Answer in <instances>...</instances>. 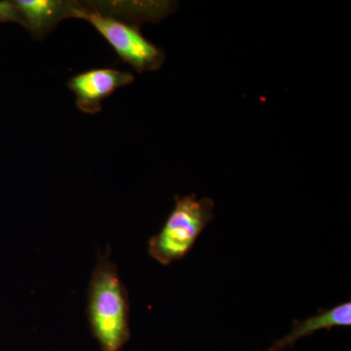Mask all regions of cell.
<instances>
[{"mask_svg":"<svg viewBox=\"0 0 351 351\" xmlns=\"http://www.w3.org/2000/svg\"><path fill=\"white\" fill-rule=\"evenodd\" d=\"M87 315L101 351H121L130 339V302L110 248L99 253L88 289Z\"/></svg>","mask_w":351,"mask_h":351,"instance_id":"obj_1","label":"cell"},{"mask_svg":"<svg viewBox=\"0 0 351 351\" xmlns=\"http://www.w3.org/2000/svg\"><path fill=\"white\" fill-rule=\"evenodd\" d=\"M215 202L195 193L176 196L175 206L160 232L151 237L149 256L162 265H169L186 257L204 228L215 219Z\"/></svg>","mask_w":351,"mask_h":351,"instance_id":"obj_2","label":"cell"},{"mask_svg":"<svg viewBox=\"0 0 351 351\" xmlns=\"http://www.w3.org/2000/svg\"><path fill=\"white\" fill-rule=\"evenodd\" d=\"M73 18L87 21L112 46L124 63L138 73L156 71L165 62V54L156 44L147 40L135 25L84 4H76Z\"/></svg>","mask_w":351,"mask_h":351,"instance_id":"obj_3","label":"cell"},{"mask_svg":"<svg viewBox=\"0 0 351 351\" xmlns=\"http://www.w3.org/2000/svg\"><path fill=\"white\" fill-rule=\"evenodd\" d=\"M135 77L128 71L113 68L92 69L73 75L68 88L75 94L76 107L87 114L101 110V103L119 88L134 82Z\"/></svg>","mask_w":351,"mask_h":351,"instance_id":"obj_4","label":"cell"},{"mask_svg":"<svg viewBox=\"0 0 351 351\" xmlns=\"http://www.w3.org/2000/svg\"><path fill=\"white\" fill-rule=\"evenodd\" d=\"M23 20V27L32 38L41 40L60 22L73 17L77 2L62 0H14Z\"/></svg>","mask_w":351,"mask_h":351,"instance_id":"obj_5","label":"cell"},{"mask_svg":"<svg viewBox=\"0 0 351 351\" xmlns=\"http://www.w3.org/2000/svg\"><path fill=\"white\" fill-rule=\"evenodd\" d=\"M336 326V316L330 311H320L317 315L304 320H295L292 331L287 336L277 341L267 351H280L294 345L295 341L311 336L320 330H331Z\"/></svg>","mask_w":351,"mask_h":351,"instance_id":"obj_6","label":"cell"},{"mask_svg":"<svg viewBox=\"0 0 351 351\" xmlns=\"http://www.w3.org/2000/svg\"><path fill=\"white\" fill-rule=\"evenodd\" d=\"M0 23H17L23 25L22 17L14 0H0Z\"/></svg>","mask_w":351,"mask_h":351,"instance_id":"obj_7","label":"cell"}]
</instances>
